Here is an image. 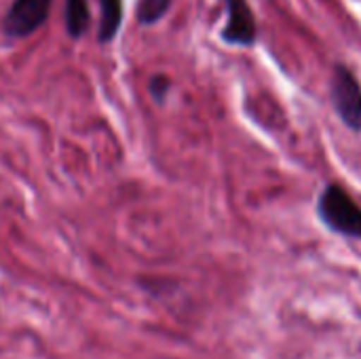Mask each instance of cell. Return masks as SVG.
Masks as SVG:
<instances>
[{"label": "cell", "mask_w": 361, "mask_h": 359, "mask_svg": "<svg viewBox=\"0 0 361 359\" xmlns=\"http://www.w3.org/2000/svg\"><path fill=\"white\" fill-rule=\"evenodd\" d=\"M317 214L328 231L347 239H361V207L343 186L328 184L322 190Z\"/></svg>", "instance_id": "cell-1"}, {"label": "cell", "mask_w": 361, "mask_h": 359, "mask_svg": "<svg viewBox=\"0 0 361 359\" xmlns=\"http://www.w3.org/2000/svg\"><path fill=\"white\" fill-rule=\"evenodd\" d=\"M226 2V23L220 38L233 47H252L258 38V25L254 11L247 0H224Z\"/></svg>", "instance_id": "cell-4"}, {"label": "cell", "mask_w": 361, "mask_h": 359, "mask_svg": "<svg viewBox=\"0 0 361 359\" xmlns=\"http://www.w3.org/2000/svg\"><path fill=\"white\" fill-rule=\"evenodd\" d=\"M148 89H150L152 99H154L157 104H163V102L167 99V93H169V89H171V83H169V78H167L165 74H154V76L150 78Z\"/></svg>", "instance_id": "cell-8"}, {"label": "cell", "mask_w": 361, "mask_h": 359, "mask_svg": "<svg viewBox=\"0 0 361 359\" xmlns=\"http://www.w3.org/2000/svg\"><path fill=\"white\" fill-rule=\"evenodd\" d=\"M51 2L53 0H13L2 19L4 36L27 38L30 34L38 32L49 19Z\"/></svg>", "instance_id": "cell-3"}, {"label": "cell", "mask_w": 361, "mask_h": 359, "mask_svg": "<svg viewBox=\"0 0 361 359\" xmlns=\"http://www.w3.org/2000/svg\"><path fill=\"white\" fill-rule=\"evenodd\" d=\"M330 95L341 121L349 129L361 131V85L347 66H336L332 74Z\"/></svg>", "instance_id": "cell-2"}, {"label": "cell", "mask_w": 361, "mask_h": 359, "mask_svg": "<svg viewBox=\"0 0 361 359\" xmlns=\"http://www.w3.org/2000/svg\"><path fill=\"white\" fill-rule=\"evenodd\" d=\"M63 21H66V32L72 40H78L85 36V32L91 25V11L87 0H66L63 8Z\"/></svg>", "instance_id": "cell-6"}, {"label": "cell", "mask_w": 361, "mask_h": 359, "mask_svg": "<svg viewBox=\"0 0 361 359\" xmlns=\"http://www.w3.org/2000/svg\"><path fill=\"white\" fill-rule=\"evenodd\" d=\"M123 0H99V28H97V40L102 44H108L116 38L121 25H123Z\"/></svg>", "instance_id": "cell-5"}, {"label": "cell", "mask_w": 361, "mask_h": 359, "mask_svg": "<svg viewBox=\"0 0 361 359\" xmlns=\"http://www.w3.org/2000/svg\"><path fill=\"white\" fill-rule=\"evenodd\" d=\"M171 6V0H140L135 8V19L140 25L159 23Z\"/></svg>", "instance_id": "cell-7"}]
</instances>
